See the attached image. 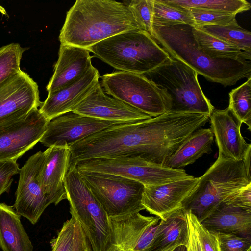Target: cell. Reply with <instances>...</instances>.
<instances>
[{
	"label": "cell",
	"mask_w": 251,
	"mask_h": 251,
	"mask_svg": "<svg viewBox=\"0 0 251 251\" xmlns=\"http://www.w3.org/2000/svg\"><path fill=\"white\" fill-rule=\"evenodd\" d=\"M153 0H132L128 7L131 11L140 29L151 35L152 33V15Z\"/></svg>",
	"instance_id": "obj_33"
},
{
	"label": "cell",
	"mask_w": 251,
	"mask_h": 251,
	"mask_svg": "<svg viewBox=\"0 0 251 251\" xmlns=\"http://www.w3.org/2000/svg\"><path fill=\"white\" fill-rule=\"evenodd\" d=\"M113 233V244L123 251H133L145 231L157 224L160 218L136 212L109 217Z\"/></svg>",
	"instance_id": "obj_22"
},
{
	"label": "cell",
	"mask_w": 251,
	"mask_h": 251,
	"mask_svg": "<svg viewBox=\"0 0 251 251\" xmlns=\"http://www.w3.org/2000/svg\"><path fill=\"white\" fill-rule=\"evenodd\" d=\"M126 123H128L102 120L71 111L50 121L39 142L47 147L69 146L107 128Z\"/></svg>",
	"instance_id": "obj_13"
},
{
	"label": "cell",
	"mask_w": 251,
	"mask_h": 251,
	"mask_svg": "<svg viewBox=\"0 0 251 251\" xmlns=\"http://www.w3.org/2000/svg\"><path fill=\"white\" fill-rule=\"evenodd\" d=\"M19 169L16 160H0V196L9 191L13 176L19 173Z\"/></svg>",
	"instance_id": "obj_36"
},
{
	"label": "cell",
	"mask_w": 251,
	"mask_h": 251,
	"mask_svg": "<svg viewBox=\"0 0 251 251\" xmlns=\"http://www.w3.org/2000/svg\"><path fill=\"white\" fill-rule=\"evenodd\" d=\"M44 159V152L39 151L30 156L19 169V182L13 206L17 214L33 225L50 205L39 179Z\"/></svg>",
	"instance_id": "obj_12"
},
{
	"label": "cell",
	"mask_w": 251,
	"mask_h": 251,
	"mask_svg": "<svg viewBox=\"0 0 251 251\" xmlns=\"http://www.w3.org/2000/svg\"><path fill=\"white\" fill-rule=\"evenodd\" d=\"M100 78L98 70L93 67L72 85L48 94L39 108L40 111L49 121L72 111L95 88Z\"/></svg>",
	"instance_id": "obj_20"
},
{
	"label": "cell",
	"mask_w": 251,
	"mask_h": 251,
	"mask_svg": "<svg viewBox=\"0 0 251 251\" xmlns=\"http://www.w3.org/2000/svg\"><path fill=\"white\" fill-rule=\"evenodd\" d=\"M72 165L79 171L116 175L144 186L161 185L193 176L183 169H172L138 157L90 159L77 161Z\"/></svg>",
	"instance_id": "obj_10"
},
{
	"label": "cell",
	"mask_w": 251,
	"mask_h": 251,
	"mask_svg": "<svg viewBox=\"0 0 251 251\" xmlns=\"http://www.w3.org/2000/svg\"><path fill=\"white\" fill-rule=\"evenodd\" d=\"M194 221L203 251H220L216 234L206 229L195 216Z\"/></svg>",
	"instance_id": "obj_38"
},
{
	"label": "cell",
	"mask_w": 251,
	"mask_h": 251,
	"mask_svg": "<svg viewBox=\"0 0 251 251\" xmlns=\"http://www.w3.org/2000/svg\"><path fill=\"white\" fill-rule=\"evenodd\" d=\"M88 243V241L77 221L75 226L74 251H82Z\"/></svg>",
	"instance_id": "obj_40"
},
{
	"label": "cell",
	"mask_w": 251,
	"mask_h": 251,
	"mask_svg": "<svg viewBox=\"0 0 251 251\" xmlns=\"http://www.w3.org/2000/svg\"><path fill=\"white\" fill-rule=\"evenodd\" d=\"M70 212L79 223L92 251H107L113 244L109 217L87 187L79 171L71 165L64 181Z\"/></svg>",
	"instance_id": "obj_6"
},
{
	"label": "cell",
	"mask_w": 251,
	"mask_h": 251,
	"mask_svg": "<svg viewBox=\"0 0 251 251\" xmlns=\"http://www.w3.org/2000/svg\"><path fill=\"white\" fill-rule=\"evenodd\" d=\"M184 9L193 18L195 24L193 28H201L210 25L222 26L238 24L236 15L230 13L197 8Z\"/></svg>",
	"instance_id": "obj_32"
},
{
	"label": "cell",
	"mask_w": 251,
	"mask_h": 251,
	"mask_svg": "<svg viewBox=\"0 0 251 251\" xmlns=\"http://www.w3.org/2000/svg\"><path fill=\"white\" fill-rule=\"evenodd\" d=\"M180 25L194 27L193 18L185 9L168 4L164 0H153V27H166Z\"/></svg>",
	"instance_id": "obj_27"
},
{
	"label": "cell",
	"mask_w": 251,
	"mask_h": 251,
	"mask_svg": "<svg viewBox=\"0 0 251 251\" xmlns=\"http://www.w3.org/2000/svg\"><path fill=\"white\" fill-rule=\"evenodd\" d=\"M90 53L86 48L60 44L54 73L46 86L48 94L72 85L93 68Z\"/></svg>",
	"instance_id": "obj_19"
},
{
	"label": "cell",
	"mask_w": 251,
	"mask_h": 251,
	"mask_svg": "<svg viewBox=\"0 0 251 251\" xmlns=\"http://www.w3.org/2000/svg\"><path fill=\"white\" fill-rule=\"evenodd\" d=\"M180 8H197L230 13L236 15L250 9L251 3L245 0H164Z\"/></svg>",
	"instance_id": "obj_28"
},
{
	"label": "cell",
	"mask_w": 251,
	"mask_h": 251,
	"mask_svg": "<svg viewBox=\"0 0 251 251\" xmlns=\"http://www.w3.org/2000/svg\"><path fill=\"white\" fill-rule=\"evenodd\" d=\"M27 50L14 43L0 47V84L22 71L21 59Z\"/></svg>",
	"instance_id": "obj_31"
},
{
	"label": "cell",
	"mask_w": 251,
	"mask_h": 251,
	"mask_svg": "<svg viewBox=\"0 0 251 251\" xmlns=\"http://www.w3.org/2000/svg\"><path fill=\"white\" fill-rule=\"evenodd\" d=\"M188 242L186 243L183 241H178L171 245H169L166 246V247L156 251H174V250L178 246L180 245H185L187 246L188 245Z\"/></svg>",
	"instance_id": "obj_41"
},
{
	"label": "cell",
	"mask_w": 251,
	"mask_h": 251,
	"mask_svg": "<svg viewBox=\"0 0 251 251\" xmlns=\"http://www.w3.org/2000/svg\"><path fill=\"white\" fill-rule=\"evenodd\" d=\"M82 251H92L89 242L85 246Z\"/></svg>",
	"instance_id": "obj_43"
},
{
	"label": "cell",
	"mask_w": 251,
	"mask_h": 251,
	"mask_svg": "<svg viewBox=\"0 0 251 251\" xmlns=\"http://www.w3.org/2000/svg\"><path fill=\"white\" fill-rule=\"evenodd\" d=\"M211 35L251 53V33L238 24L225 26H205L200 28Z\"/></svg>",
	"instance_id": "obj_30"
},
{
	"label": "cell",
	"mask_w": 251,
	"mask_h": 251,
	"mask_svg": "<svg viewBox=\"0 0 251 251\" xmlns=\"http://www.w3.org/2000/svg\"><path fill=\"white\" fill-rule=\"evenodd\" d=\"M13 206L0 203V247L2 251H33V246Z\"/></svg>",
	"instance_id": "obj_23"
},
{
	"label": "cell",
	"mask_w": 251,
	"mask_h": 251,
	"mask_svg": "<svg viewBox=\"0 0 251 251\" xmlns=\"http://www.w3.org/2000/svg\"><path fill=\"white\" fill-rule=\"evenodd\" d=\"M100 78L106 94L151 117L171 109V99L167 92L143 75L118 71Z\"/></svg>",
	"instance_id": "obj_8"
},
{
	"label": "cell",
	"mask_w": 251,
	"mask_h": 251,
	"mask_svg": "<svg viewBox=\"0 0 251 251\" xmlns=\"http://www.w3.org/2000/svg\"><path fill=\"white\" fill-rule=\"evenodd\" d=\"M107 251H123L116 247L112 245L111 247Z\"/></svg>",
	"instance_id": "obj_44"
},
{
	"label": "cell",
	"mask_w": 251,
	"mask_h": 251,
	"mask_svg": "<svg viewBox=\"0 0 251 251\" xmlns=\"http://www.w3.org/2000/svg\"><path fill=\"white\" fill-rule=\"evenodd\" d=\"M199 180V177L192 176L161 185L145 186L142 205L150 214L162 219L172 212L182 209L184 201Z\"/></svg>",
	"instance_id": "obj_16"
},
{
	"label": "cell",
	"mask_w": 251,
	"mask_h": 251,
	"mask_svg": "<svg viewBox=\"0 0 251 251\" xmlns=\"http://www.w3.org/2000/svg\"><path fill=\"white\" fill-rule=\"evenodd\" d=\"M39 179L42 189L50 204L57 205L66 199L65 177L70 165L69 146H52L44 151Z\"/></svg>",
	"instance_id": "obj_18"
},
{
	"label": "cell",
	"mask_w": 251,
	"mask_h": 251,
	"mask_svg": "<svg viewBox=\"0 0 251 251\" xmlns=\"http://www.w3.org/2000/svg\"><path fill=\"white\" fill-rule=\"evenodd\" d=\"M209 120L212 133L218 148V158L235 161L243 160L251 144L247 143L241 133L242 123L227 107L214 109Z\"/></svg>",
	"instance_id": "obj_17"
},
{
	"label": "cell",
	"mask_w": 251,
	"mask_h": 251,
	"mask_svg": "<svg viewBox=\"0 0 251 251\" xmlns=\"http://www.w3.org/2000/svg\"><path fill=\"white\" fill-rule=\"evenodd\" d=\"M72 111L102 120L127 123L152 118L123 101L106 95L100 82Z\"/></svg>",
	"instance_id": "obj_15"
},
{
	"label": "cell",
	"mask_w": 251,
	"mask_h": 251,
	"mask_svg": "<svg viewBox=\"0 0 251 251\" xmlns=\"http://www.w3.org/2000/svg\"><path fill=\"white\" fill-rule=\"evenodd\" d=\"M187 224L188 245L190 251H203L195 224V215L189 210H185Z\"/></svg>",
	"instance_id": "obj_39"
},
{
	"label": "cell",
	"mask_w": 251,
	"mask_h": 251,
	"mask_svg": "<svg viewBox=\"0 0 251 251\" xmlns=\"http://www.w3.org/2000/svg\"><path fill=\"white\" fill-rule=\"evenodd\" d=\"M228 108L233 115L240 122L251 128V77L229 93Z\"/></svg>",
	"instance_id": "obj_29"
},
{
	"label": "cell",
	"mask_w": 251,
	"mask_h": 251,
	"mask_svg": "<svg viewBox=\"0 0 251 251\" xmlns=\"http://www.w3.org/2000/svg\"><path fill=\"white\" fill-rule=\"evenodd\" d=\"M192 32L198 48L212 58L250 61L251 59V53L244 52L200 28L192 27Z\"/></svg>",
	"instance_id": "obj_26"
},
{
	"label": "cell",
	"mask_w": 251,
	"mask_h": 251,
	"mask_svg": "<svg viewBox=\"0 0 251 251\" xmlns=\"http://www.w3.org/2000/svg\"><path fill=\"white\" fill-rule=\"evenodd\" d=\"M178 241L188 242L185 211L176 210L160 220L149 251H156Z\"/></svg>",
	"instance_id": "obj_25"
},
{
	"label": "cell",
	"mask_w": 251,
	"mask_h": 251,
	"mask_svg": "<svg viewBox=\"0 0 251 251\" xmlns=\"http://www.w3.org/2000/svg\"><path fill=\"white\" fill-rule=\"evenodd\" d=\"M200 222L211 233L236 234L251 240V211L220 204Z\"/></svg>",
	"instance_id": "obj_21"
},
{
	"label": "cell",
	"mask_w": 251,
	"mask_h": 251,
	"mask_svg": "<svg viewBox=\"0 0 251 251\" xmlns=\"http://www.w3.org/2000/svg\"><path fill=\"white\" fill-rule=\"evenodd\" d=\"M38 86L22 70L0 84V124L40 108Z\"/></svg>",
	"instance_id": "obj_14"
},
{
	"label": "cell",
	"mask_w": 251,
	"mask_h": 251,
	"mask_svg": "<svg viewBox=\"0 0 251 251\" xmlns=\"http://www.w3.org/2000/svg\"><path fill=\"white\" fill-rule=\"evenodd\" d=\"M216 234L220 251H251V240L246 238L233 234Z\"/></svg>",
	"instance_id": "obj_35"
},
{
	"label": "cell",
	"mask_w": 251,
	"mask_h": 251,
	"mask_svg": "<svg viewBox=\"0 0 251 251\" xmlns=\"http://www.w3.org/2000/svg\"><path fill=\"white\" fill-rule=\"evenodd\" d=\"M76 223L72 217L64 223L57 236L50 242L51 251H74Z\"/></svg>",
	"instance_id": "obj_34"
},
{
	"label": "cell",
	"mask_w": 251,
	"mask_h": 251,
	"mask_svg": "<svg viewBox=\"0 0 251 251\" xmlns=\"http://www.w3.org/2000/svg\"><path fill=\"white\" fill-rule=\"evenodd\" d=\"M174 251H190L189 245L187 246L185 245H180L176 248Z\"/></svg>",
	"instance_id": "obj_42"
},
{
	"label": "cell",
	"mask_w": 251,
	"mask_h": 251,
	"mask_svg": "<svg viewBox=\"0 0 251 251\" xmlns=\"http://www.w3.org/2000/svg\"><path fill=\"white\" fill-rule=\"evenodd\" d=\"M192 29L185 25L153 27L151 36L171 58L191 68L209 81L226 87L251 77L250 60L209 57L198 48Z\"/></svg>",
	"instance_id": "obj_3"
},
{
	"label": "cell",
	"mask_w": 251,
	"mask_h": 251,
	"mask_svg": "<svg viewBox=\"0 0 251 251\" xmlns=\"http://www.w3.org/2000/svg\"><path fill=\"white\" fill-rule=\"evenodd\" d=\"M221 204L251 211V183L230 195Z\"/></svg>",
	"instance_id": "obj_37"
},
{
	"label": "cell",
	"mask_w": 251,
	"mask_h": 251,
	"mask_svg": "<svg viewBox=\"0 0 251 251\" xmlns=\"http://www.w3.org/2000/svg\"><path fill=\"white\" fill-rule=\"evenodd\" d=\"M140 29L126 4L113 0H77L67 12L61 44L84 48L118 34Z\"/></svg>",
	"instance_id": "obj_2"
},
{
	"label": "cell",
	"mask_w": 251,
	"mask_h": 251,
	"mask_svg": "<svg viewBox=\"0 0 251 251\" xmlns=\"http://www.w3.org/2000/svg\"><path fill=\"white\" fill-rule=\"evenodd\" d=\"M168 138L158 117L111 126L70 145V165L83 160L116 157H138L157 163Z\"/></svg>",
	"instance_id": "obj_1"
},
{
	"label": "cell",
	"mask_w": 251,
	"mask_h": 251,
	"mask_svg": "<svg viewBox=\"0 0 251 251\" xmlns=\"http://www.w3.org/2000/svg\"><path fill=\"white\" fill-rule=\"evenodd\" d=\"M49 121L33 108L27 114L0 124V160H17L44 134Z\"/></svg>",
	"instance_id": "obj_11"
},
{
	"label": "cell",
	"mask_w": 251,
	"mask_h": 251,
	"mask_svg": "<svg viewBox=\"0 0 251 251\" xmlns=\"http://www.w3.org/2000/svg\"><path fill=\"white\" fill-rule=\"evenodd\" d=\"M143 75L167 92L171 99L170 111L210 116L215 109L200 85L198 74L178 61L170 58Z\"/></svg>",
	"instance_id": "obj_7"
},
{
	"label": "cell",
	"mask_w": 251,
	"mask_h": 251,
	"mask_svg": "<svg viewBox=\"0 0 251 251\" xmlns=\"http://www.w3.org/2000/svg\"><path fill=\"white\" fill-rule=\"evenodd\" d=\"M79 172L87 187L109 217L145 210L142 203L145 186L141 183L113 174L81 171Z\"/></svg>",
	"instance_id": "obj_9"
},
{
	"label": "cell",
	"mask_w": 251,
	"mask_h": 251,
	"mask_svg": "<svg viewBox=\"0 0 251 251\" xmlns=\"http://www.w3.org/2000/svg\"><path fill=\"white\" fill-rule=\"evenodd\" d=\"M0 12L4 15H7V12H6V10L5 9V8L1 6L0 5Z\"/></svg>",
	"instance_id": "obj_45"
},
{
	"label": "cell",
	"mask_w": 251,
	"mask_h": 251,
	"mask_svg": "<svg viewBox=\"0 0 251 251\" xmlns=\"http://www.w3.org/2000/svg\"><path fill=\"white\" fill-rule=\"evenodd\" d=\"M214 135L211 128H200L193 132L178 148L164 166L180 169L194 163L204 154L212 152Z\"/></svg>",
	"instance_id": "obj_24"
},
{
	"label": "cell",
	"mask_w": 251,
	"mask_h": 251,
	"mask_svg": "<svg viewBox=\"0 0 251 251\" xmlns=\"http://www.w3.org/2000/svg\"><path fill=\"white\" fill-rule=\"evenodd\" d=\"M94 56L120 71L148 73L168 60V53L147 32L126 31L87 48Z\"/></svg>",
	"instance_id": "obj_4"
},
{
	"label": "cell",
	"mask_w": 251,
	"mask_h": 251,
	"mask_svg": "<svg viewBox=\"0 0 251 251\" xmlns=\"http://www.w3.org/2000/svg\"><path fill=\"white\" fill-rule=\"evenodd\" d=\"M251 183L244 160L217 158L182 203L201 222L230 195Z\"/></svg>",
	"instance_id": "obj_5"
}]
</instances>
